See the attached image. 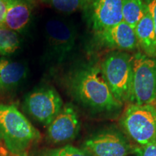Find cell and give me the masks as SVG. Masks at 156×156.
<instances>
[{
    "mask_svg": "<svg viewBox=\"0 0 156 156\" xmlns=\"http://www.w3.org/2000/svg\"><path fill=\"white\" fill-rule=\"evenodd\" d=\"M70 93L85 106L98 112H112L122 103L115 98L105 79L101 64H84L66 79Z\"/></svg>",
    "mask_w": 156,
    "mask_h": 156,
    "instance_id": "1",
    "label": "cell"
},
{
    "mask_svg": "<svg viewBox=\"0 0 156 156\" xmlns=\"http://www.w3.org/2000/svg\"><path fill=\"white\" fill-rule=\"evenodd\" d=\"M40 133L15 106L0 103V141L12 156H28Z\"/></svg>",
    "mask_w": 156,
    "mask_h": 156,
    "instance_id": "2",
    "label": "cell"
},
{
    "mask_svg": "<svg viewBox=\"0 0 156 156\" xmlns=\"http://www.w3.org/2000/svg\"><path fill=\"white\" fill-rule=\"evenodd\" d=\"M133 56L122 51H112L101 63L105 79L117 101H129L133 79Z\"/></svg>",
    "mask_w": 156,
    "mask_h": 156,
    "instance_id": "3",
    "label": "cell"
},
{
    "mask_svg": "<svg viewBox=\"0 0 156 156\" xmlns=\"http://www.w3.org/2000/svg\"><path fill=\"white\" fill-rule=\"evenodd\" d=\"M121 122L132 139L141 146L156 141V108L153 104L131 103Z\"/></svg>",
    "mask_w": 156,
    "mask_h": 156,
    "instance_id": "4",
    "label": "cell"
},
{
    "mask_svg": "<svg viewBox=\"0 0 156 156\" xmlns=\"http://www.w3.org/2000/svg\"><path fill=\"white\" fill-rule=\"evenodd\" d=\"M133 79L130 102L153 104L156 101V58L138 51L133 55Z\"/></svg>",
    "mask_w": 156,
    "mask_h": 156,
    "instance_id": "5",
    "label": "cell"
},
{
    "mask_svg": "<svg viewBox=\"0 0 156 156\" xmlns=\"http://www.w3.org/2000/svg\"><path fill=\"white\" fill-rule=\"evenodd\" d=\"M44 33L49 57L56 63L63 62L75 46L77 30L73 23L62 18L46 21Z\"/></svg>",
    "mask_w": 156,
    "mask_h": 156,
    "instance_id": "6",
    "label": "cell"
},
{
    "mask_svg": "<svg viewBox=\"0 0 156 156\" xmlns=\"http://www.w3.org/2000/svg\"><path fill=\"white\" fill-rule=\"evenodd\" d=\"M24 107L34 119L44 125H49L62 110L63 101L55 88L45 85L25 96Z\"/></svg>",
    "mask_w": 156,
    "mask_h": 156,
    "instance_id": "7",
    "label": "cell"
},
{
    "mask_svg": "<svg viewBox=\"0 0 156 156\" xmlns=\"http://www.w3.org/2000/svg\"><path fill=\"white\" fill-rule=\"evenodd\" d=\"M123 0H87L83 10L94 33L123 21Z\"/></svg>",
    "mask_w": 156,
    "mask_h": 156,
    "instance_id": "8",
    "label": "cell"
},
{
    "mask_svg": "<svg viewBox=\"0 0 156 156\" xmlns=\"http://www.w3.org/2000/svg\"><path fill=\"white\" fill-rule=\"evenodd\" d=\"M83 149L93 156H127L136 150L122 134L112 130L91 136L84 142Z\"/></svg>",
    "mask_w": 156,
    "mask_h": 156,
    "instance_id": "9",
    "label": "cell"
},
{
    "mask_svg": "<svg viewBox=\"0 0 156 156\" xmlns=\"http://www.w3.org/2000/svg\"><path fill=\"white\" fill-rule=\"evenodd\" d=\"M98 44L117 51H134L139 47L134 28L124 21L95 33Z\"/></svg>",
    "mask_w": 156,
    "mask_h": 156,
    "instance_id": "10",
    "label": "cell"
},
{
    "mask_svg": "<svg viewBox=\"0 0 156 156\" xmlns=\"http://www.w3.org/2000/svg\"><path fill=\"white\" fill-rule=\"evenodd\" d=\"M80 124L75 107L70 103L64 105L48 125V135L56 143L73 140L79 132Z\"/></svg>",
    "mask_w": 156,
    "mask_h": 156,
    "instance_id": "11",
    "label": "cell"
},
{
    "mask_svg": "<svg viewBox=\"0 0 156 156\" xmlns=\"http://www.w3.org/2000/svg\"><path fill=\"white\" fill-rule=\"evenodd\" d=\"M6 1L7 12L4 25L17 34L24 32L30 24L32 17L31 3L26 0Z\"/></svg>",
    "mask_w": 156,
    "mask_h": 156,
    "instance_id": "12",
    "label": "cell"
},
{
    "mask_svg": "<svg viewBox=\"0 0 156 156\" xmlns=\"http://www.w3.org/2000/svg\"><path fill=\"white\" fill-rule=\"evenodd\" d=\"M28 69L22 62L0 58V94L12 90L27 77Z\"/></svg>",
    "mask_w": 156,
    "mask_h": 156,
    "instance_id": "13",
    "label": "cell"
},
{
    "mask_svg": "<svg viewBox=\"0 0 156 156\" xmlns=\"http://www.w3.org/2000/svg\"><path fill=\"white\" fill-rule=\"evenodd\" d=\"M139 46L146 55L156 58V35L153 20L149 12H146L134 28Z\"/></svg>",
    "mask_w": 156,
    "mask_h": 156,
    "instance_id": "14",
    "label": "cell"
},
{
    "mask_svg": "<svg viewBox=\"0 0 156 156\" xmlns=\"http://www.w3.org/2000/svg\"><path fill=\"white\" fill-rule=\"evenodd\" d=\"M147 12L145 0H123V21L135 28Z\"/></svg>",
    "mask_w": 156,
    "mask_h": 156,
    "instance_id": "15",
    "label": "cell"
},
{
    "mask_svg": "<svg viewBox=\"0 0 156 156\" xmlns=\"http://www.w3.org/2000/svg\"><path fill=\"white\" fill-rule=\"evenodd\" d=\"M20 46V39L17 32L6 27L0 26V55L13 54Z\"/></svg>",
    "mask_w": 156,
    "mask_h": 156,
    "instance_id": "16",
    "label": "cell"
},
{
    "mask_svg": "<svg viewBox=\"0 0 156 156\" xmlns=\"http://www.w3.org/2000/svg\"><path fill=\"white\" fill-rule=\"evenodd\" d=\"M86 1L87 0H41L43 3L64 13H73L80 9L83 10Z\"/></svg>",
    "mask_w": 156,
    "mask_h": 156,
    "instance_id": "17",
    "label": "cell"
},
{
    "mask_svg": "<svg viewBox=\"0 0 156 156\" xmlns=\"http://www.w3.org/2000/svg\"><path fill=\"white\" fill-rule=\"evenodd\" d=\"M41 156H93L84 150L78 149L71 145L51 150L45 152Z\"/></svg>",
    "mask_w": 156,
    "mask_h": 156,
    "instance_id": "18",
    "label": "cell"
},
{
    "mask_svg": "<svg viewBox=\"0 0 156 156\" xmlns=\"http://www.w3.org/2000/svg\"><path fill=\"white\" fill-rule=\"evenodd\" d=\"M138 156H156V141L136 150Z\"/></svg>",
    "mask_w": 156,
    "mask_h": 156,
    "instance_id": "19",
    "label": "cell"
},
{
    "mask_svg": "<svg viewBox=\"0 0 156 156\" xmlns=\"http://www.w3.org/2000/svg\"><path fill=\"white\" fill-rule=\"evenodd\" d=\"M145 5L147 6V11L153 20L154 28L156 35V0H145Z\"/></svg>",
    "mask_w": 156,
    "mask_h": 156,
    "instance_id": "20",
    "label": "cell"
},
{
    "mask_svg": "<svg viewBox=\"0 0 156 156\" xmlns=\"http://www.w3.org/2000/svg\"><path fill=\"white\" fill-rule=\"evenodd\" d=\"M6 12H7V1L0 0V26L5 24Z\"/></svg>",
    "mask_w": 156,
    "mask_h": 156,
    "instance_id": "21",
    "label": "cell"
},
{
    "mask_svg": "<svg viewBox=\"0 0 156 156\" xmlns=\"http://www.w3.org/2000/svg\"><path fill=\"white\" fill-rule=\"evenodd\" d=\"M26 1H28V2H30V3H32V2H34L35 0H26Z\"/></svg>",
    "mask_w": 156,
    "mask_h": 156,
    "instance_id": "22",
    "label": "cell"
},
{
    "mask_svg": "<svg viewBox=\"0 0 156 156\" xmlns=\"http://www.w3.org/2000/svg\"><path fill=\"white\" fill-rule=\"evenodd\" d=\"M155 108H156V107H155Z\"/></svg>",
    "mask_w": 156,
    "mask_h": 156,
    "instance_id": "23",
    "label": "cell"
},
{
    "mask_svg": "<svg viewBox=\"0 0 156 156\" xmlns=\"http://www.w3.org/2000/svg\"><path fill=\"white\" fill-rule=\"evenodd\" d=\"M0 156H1V155H0Z\"/></svg>",
    "mask_w": 156,
    "mask_h": 156,
    "instance_id": "24",
    "label": "cell"
}]
</instances>
